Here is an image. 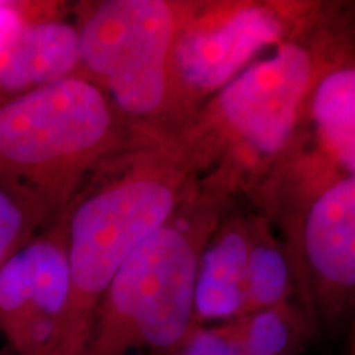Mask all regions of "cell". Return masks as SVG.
Returning a JSON list of instances; mask_svg holds the SVG:
<instances>
[{
    "instance_id": "ba28073f",
    "label": "cell",
    "mask_w": 355,
    "mask_h": 355,
    "mask_svg": "<svg viewBox=\"0 0 355 355\" xmlns=\"http://www.w3.org/2000/svg\"><path fill=\"white\" fill-rule=\"evenodd\" d=\"M69 290L63 211L0 272V332L13 355H56Z\"/></svg>"
},
{
    "instance_id": "8fae6325",
    "label": "cell",
    "mask_w": 355,
    "mask_h": 355,
    "mask_svg": "<svg viewBox=\"0 0 355 355\" xmlns=\"http://www.w3.org/2000/svg\"><path fill=\"white\" fill-rule=\"evenodd\" d=\"M288 303L301 306L295 260L272 222L255 212L248 217L247 314Z\"/></svg>"
},
{
    "instance_id": "52a82bcc",
    "label": "cell",
    "mask_w": 355,
    "mask_h": 355,
    "mask_svg": "<svg viewBox=\"0 0 355 355\" xmlns=\"http://www.w3.org/2000/svg\"><path fill=\"white\" fill-rule=\"evenodd\" d=\"M278 234L295 260L308 316L336 324L355 314V176L322 184Z\"/></svg>"
},
{
    "instance_id": "5b68a950",
    "label": "cell",
    "mask_w": 355,
    "mask_h": 355,
    "mask_svg": "<svg viewBox=\"0 0 355 355\" xmlns=\"http://www.w3.org/2000/svg\"><path fill=\"white\" fill-rule=\"evenodd\" d=\"M198 0H96L71 8L79 35V76L104 91L137 132H180L171 60Z\"/></svg>"
},
{
    "instance_id": "277c9868",
    "label": "cell",
    "mask_w": 355,
    "mask_h": 355,
    "mask_svg": "<svg viewBox=\"0 0 355 355\" xmlns=\"http://www.w3.org/2000/svg\"><path fill=\"white\" fill-rule=\"evenodd\" d=\"M141 137L89 79L71 76L0 104V181L60 216L102 165Z\"/></svg>"
},
{
    "instance_id": "3957f363",
    "label": "cell",
    "mask_w": 355,
    "mask_h": 355,
    "mask_svg": "<svg viewBox=\"0 0 355 355\" xmlns=\"http://www.w3.org/2000/svg\"><path fill=\"white\" fill-rule=\"evenodd\" d=\"M235 198L199 180L163 227L125 260L102 296L81 355H166L193 326L194 278L207 237Z\"/></svg>"
},
{
    "instance_id": "8992f818",
    "label": "cell",
    "mask_w": 355,
    "mask_h": 355,
    "mask_svg": "<svg viewBox=\"0 0 355 355\" xmlns=\"http://www.w3.org/2000/svg\"><path fill=\"white\" fill-rule=\"evenodd\" d=\"M326 8L322 2L201 0L180 32L171 60L181 128L261 53L309 30Z\"/></svg>"
},
{
    "instance_id": "7a4b0ae2",
    "label": "cell",
    "mask_w": 355,
    "mask_h": 355,
    "mask_svg": "<svg viewBox=\"0 0 355 355\" xmlns=\"http://www.w3.org/2000/svg\"><path fill=\"white\" fill-rule=\"evenodd\" d=\"M198 181L188 152L173 135L141 137L84 183L64 209L71 290L56 355L83 354L110 282Z\"/></svg>"
},
{
    "instance_id": "9c48e42d",
    "label": "cell",
    "mask_w": 355,
    "mask_h": 355,
    "mask_svg": "<svg viewBox=\"0 0 355 355\" xmlns=\"http://www.w3.org/2000/svg\"><path fill=\"white\" fill-rule=\"evenodd\" d=\"M248 217L232 206L204 243L194 278V324L232 322L247 314Z\"/></svg>"
},
{
    "instance_id": "7c38bea8",
    "label": "cell",
    "mask_w": 355,
    "mask_h": 355,
    "mask_svg": "<svg viewBox=\"0 0 355 355\" xmlns=\"http://www.w3.org/2000/svg\"><path fill=\"white\" fill-rule=\"evenodd\" d=\"M237 324L245 355H300L316 326L298 303L252 311Z\"/></svg>"
},
{
    "instance_id": "5bb4252c",
    "label": "cell",
    "mask_w": 355,
    "mask_h": 355,
    "mask_svg": "<svg viewBox=\"0 0 355 355\" xmlns=\"http://www.w3.org/2000/svg\"><path fill=\"white\" fill-rule=\"evenodd\" d=\"M71 7L55 0H0V79L30 25L38 20L66 19Z\"/></svg>"
},
{
    "instance_id": "9a60e30c",
    "label": "cell",
    "mask_w": 355,
    "mask_h": 355,
    "mask_svg": "<svg viewBox=\"0 0 355 355\" xmlns=\"http://www.w3.org/2000/svg\"><path fill=\"white\" fill-rule=\"evenodd\" d=\"M166 355H245L237 321L193 324L188 334Z\"/></svg>"
},
{
    "instance_id": "4fadbf2b",
    "label": "cell",
    "mask_w": 355,
    "mask_h": 355,
    "mask_svg": "<svg viewBox=\"0 0 355 355\" xmlns=\"http://www.w3.org/2000/svg\"><path fill=\"white\" fill-rule=\"evenodd\" d=\"M56 217L25 186L0 181V272Z\"/></svg>"
},
{
    "instance_id": "30bf717a",
    "label": "cell",
    "mask_w": 355,
    "mask_h": 355,
    "mask_svg": "<svg viewBox=\"0 0 355 355\" xmlns=\"http://www.w3.org/2000/svg\"><path fill=\"white\" fill-rule=\"evenodd\" d=\"M311 144L343 176H355V56L322 74L311 94Z\"/></svg>"
},
{
    "instance_id": "6da1fadb",
    "label": "cell",
    "mask_w": 355,
    "mask_h": 355,
    "mask_svg": "<svg viewBox=\"0 0 355 355\" xmlns=\"http://www.w3.org/2000/svg\"><path fill=\"white\" fill-rule=\"evenodd\" d=\"M355 56V3H327L309 30L257 60L194 112L175 137L199 178L237 199L303 140L322 74Z\"/></svg>"
}]
</instances>
